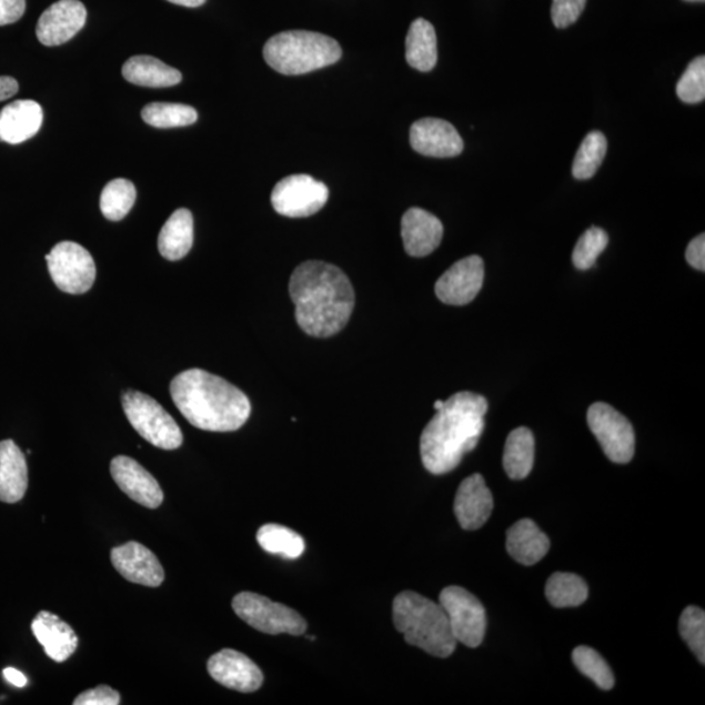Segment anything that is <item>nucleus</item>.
I'll return each mask as SVG.
<instances>
[{"label":"nucleus","mask_w":705,"mask_h":705,"mask_svg":"<svg viewBox=\"0 0 705 705\" xmlns=\"http://www.w3.org/2000/svg\"><path fill=\"white\" fill-rule=\"evenodd\" d=\"M289 294L300 329L313 338H330L345 329L354 309L351 280L339 266L309 261L296 266Z\"/></svg>","instance_id":"1"},{"label":"nucleus","mask_w":705,"mask_h":705,"mask_svg":"<svg viewBox=\"0 0 705 705\" xmlns=\"http://www.w3.org/2000/svg\"><path fill=\"white\" fill-rule=\"evenodd\" d=\"M487 400L473 392H459L437 411L421 435V459L430 473L442 476L476 449L485 429Z\"/></svg>","instance_id":"2"},{"label":"nucleus","mask_w":705,"mask_h":705,"mask_svg":"<svg viewBox=\"0 0 705 705\" xmlns=\"http://www.w3.org/2000/svg\"><path fill=\"white\" fill-rule=\"evenodd\" d=\"M170 395L185 420L204 432L230 433L240 430L251 414L244 393L218 375L200 369L178 374Z\"/></svg>","instance_id":"3"},{"label":"nucleus","mask_w":705,"mask_h":705,"mask_svg":"<svg viewBox=\"0 0 705 705\" xmlns=\"http://www.w3.org/2000/svg\"><path fill=\"white\" fill-rule=\"evenodd\" d=\"M392 612L393 625L407 644L440 658L450 657L455 652L457 642L441 604L406 591L393 601Z\"/></svg>","instance_id":"4"},{"label":"nucleus","mask_w":705,"mask_h":705,"mask_svg":"<svg viewBox=\"0 0 705 705\" xmlns=\"http://www.w3.org/2000/svg\"><path fill=\"white\" fill-rule=\"evenodd\" d=\"M263 56L274 71L282 75L295 77L335 64L343 56V50L332 37L308 31H289L273 36L266 41Z\"/></svg>","instance_id":"5"},{"label":"nucleus","mask_w":705,"mask_h":705,"mask_svg":"<svg viewBox=\"0 0 705 705\" xmlns=\"http://www.w3.org/2000/svg\"><path fill=\"white\" fill-rule=\"evenodd\" d=\"M122 406L131 426L154 447L167 451L181 447L183 434L180 426L153 397L128 390L122 393Z\"/></svg>","instance_id":"6"},{"label":"nucleus","mask_w":705,"mask_h":705,"mask_svg":"<svg viewBox=\"0 0 705 705\" xmlns=\"http://www.w3.org/2000/svg\"><path fill=\"white\" fill-rule=\"evenodd\" d=\"M233 611L249 626L270 635L306 633L308 623L293 608L273 603L256 593L242 592L233 598Z\"/></svg>","instance_id":"7"},{"label":"nucleus","mask_w":705,"mask_h":705,"mask_svg":"<svg viewBox=\"0 0 705 705\" xmlns=\"http://www.w3.org/2000/svg\"><path fill=\"white\" fill-rule=\"evenodd\" d=\"M440 604L447 614L452 635L457 643L477 648L484 642L486 611L481 601L462 586H447L441 592Z\"/></svg>","instance_id":"8"},{"label":"nucleus","mask_w":705,"mask_h":705,"mask_svg":"<svg viewBox=\"0 0 705 705\" xmlns=\"http://www.w3.org/2000/svg\"><path fill=\"white\" fill-rule=\"evenodd\" d=\"M49 273L54 284L69 294H84L94 284L95 263L81 244L64 241L56 244L47 255Z\"/></svg>","instance_id":"9"},{"label":"nucleus","mask_w":705,"mask_h":705,"mask_svg":"<svg viewBox=\"0 0 705 705\" xmlns=\"http://www.w3.org/2000/svg\"><path fill=\"white\" fill-rule=\"evenodd\" d=\"M586 420L608 460L617 464H627L633 460L635 432L625 415L608 404L596 403L591 405Z\"/></svg>","instance_id":"10"},{"label":"nucleus","mask_w":705,"mask_h":705,"mask_svg":"<svg viewBox=\"0 0 705 705\" xmlns=\"http://www.w3.org/2000/svg\"><path fill=\"white\" fill-rule=\"evenodd\" d=\"M330 190L308 174H294L281 180L272 191L271 202L281 216H313L325 205Z\"/></svg>","instance_id":"11"},{"label":"nucleus","mask_w":705,"mask_h":705,"mask_svg":"<svg viewBox=\"0 0 705 705\" xmlns=\"http://www.w3.org/2000/svg\"><path fill=\"white\" fill-rule=\"evenodd\" d=\"M484 278V261L477 255L464 258L436 281L435 294L445 304L464 306L476 299Z\"/></svg>","instance_id":"12"},{"label":"nucleus","mask_w":705,"mask_h":705,"mask_svg":"<svg viewBox=\"0 0 705 705\" xmlns=\"http://www.w3.org/2000/svg\"><path fill=\"white\" fill-rule=\"evenodd\" d=\"M208 673L218 682L235 692L255 693L263 685V673L246 655L234 649H222L208 659Z\"/></svg>","instance_id":"13"},{"label":"nucleus","mask_w":705,"mask_h":705,"mask_svg":"<svg viewBox=\"0 0 705 705\" xmlns=\"http://www.w3.org/2000/svg\"><path fill=\"white\" fill-rule=\"evenodd\" d=\"M87 10L79 0H59L41 14L37 22V39L44 47H59L84 28Z\"/></svg>","instance_id":"14"},{"label":"nucleus","mask_w":705,"mask_h":705,"mask_svg":"<svg viewBox=\"0 0 705 705\" xmlns=\"http://www.w3.org/2000/svg\"><path fill=\"white\" fill-rule=\"evenodd\" d=\"M110 473L118 487L133 502L152 510L161 506L163 492L158 480L137 460L117 456L111 460Z\"/></svg>","instance_id":"15"},{"label":"nucleus","mask_w":705,"mask_h":705,"mask_svg":"<svg viewBox=\"0 0 705 705\" xmlns=\"http://www.w3.org/2000/svg\"><path fill=\"white\" fill-rule=\"evenodd\" d=\"M411 145L415 152L427 158H456L464 150V141L447 121L423 118L411 128Z\"/></svg>","instance_id":"16"},{"label":"nucleus","mask_w":705,"mask_h":705,"mask_svg":"<svg viewBox=\"0 0 705 705\" xmlns=\"http://www.w3.org/2000/svg\"><path fill=\"white\" fill-rule=\"evenodd\" d=\"M111 562L125 581L144 586H160L165 581V571L150 548L130 541L111 551Z\"/></svg>","instance_id":"17"},{"label":"nucleus","mask_w":705,"mask_h":705,"mask_svg":"<svg viewBox=\"0 0 705 705\" xmlns=\"http://www.w3.org/2000/svg\"><path fill=\"white\" fill-rule=\"evenodd\" d=\"M455 515L465 531L484 526L494 508L493 494L481 474H472L460 484L455 498Z\"/></svg>","instance_id":"18"},{"label":"nucleus","mask_w":705,"mask_h":705,"mask_svg":"<svg viewBox=\"0 0 705 705\" xmlns=\"http://www.w3.org/2000/svg\"><path fill=\"white\" fill-rule=\"evenodd\" d=\"M402 236L407 255L427 256L442 242L443 224L434 214L421 208H411L402 220Z\"/></svg>","instance_id":"19"},{"label":"nucleus","mask_w":705,"mask_h":705,"mask_svg":"<svg viewBox=\"0 0 705 705\" xmlns=\"http://www.w3.org/2000/svg\"><path fill=\"white\" fill-rule=\"evenodd\" d=\"M32 633L44 653L57 663H64L78 649L79 637L75 631L53 613L37 614L32 622Z\"/></svg>","instance_id":"20"},{"label":"nucleus","mask_w":705,"mask_h":705,"mask_svg":"<svg viewBox=\"0 0 705 705\" xmlns=\"http://www.w3.org/2000/svg\"><path fill=\"white\" fill-rule=\"evenodd\" d=\"M43 111L40 103L32 100L11 102L0 111V140L9 144H20L40 131Z\"/></svg>","instance_id":"21"},{"label":"nucleus","mask_w":705,"mask_h":705,"mask_svg":"<svg viewBox=\"0 0 705 705\" xmlns=\"http://www.w3.org/2000/svg\"><path fill=\"white\" fill-rule=\"evenodd\" d=\"M28 489L26 455L11 440L0 442V502L17 503Z\"/></svg>","instance_id":"22"},{"label":"nucleus","mask_w":705,"mask_h":705,"mask_svg":"<svg viewBox=\"0 0 705 705\" xmlns=\"http://www.w3.org/2000/svg\"><path fill=\"white\" fill-rule=\"evenodd\" d=\"M506 547L517 563L533 566L547 554L551 540L531 518H523L507 531Z\"/></svg>","instance_id":"23"},{"label":"nucleus","mask_w":705,"mask_h":705,"mask_svg":"<svg viewBox=\"0 0 705 705\" xmlns=\"http://www.w3.org/2000/svg\"><path fill=\"white\" fill-rule=\"evenodd\" d=\"M122 75L131 84L145 88H169L180 84L182 73L150 56H137L123 64Z\"/></svg>","instance_id":"24"},{"label":"nucleus","mask_w":705,"mask_h":705,"mask_svg":"<svg viewBox=\"0 0 705 705\" xmlns=\"http://www.w3.org/2000/svg\"><path fill=\"white\" fill-rule=\"evenodd\" d=\"M194 243V218L185 208L177 210L162 226L159 235L160 254L170 262L181 261Z\"/></svg>","instance_id":"25"},{"label":"nucleus","mask_w":705,"mask_h":705,"mask_svg":"<svg viewBox=\"0 0 705 705\" xmlns=\"http://www.w3.org/2000/svg\"><path fill=\"white\" fill-rule=\"evenodd\" d=\"M406 62L413 69L429 72L437 62V41L432 22L417 19L412 22L406 36Z\"/></svg>","instance_id":"26"},{"label":"nucleus","mask_w":705,"mask_h":705,"mask_svg":"<svg viewBox=\"0 0 705 705\" xmlns=\"http://www.w3.org/2000/svg\"><path fill=\"white\" fill-rule=\"evenodd\" d=\"M534 464V436L528 427L511 432L504 445L503 466L512 480L530 476Z\"/></svg>","instance_id":"27"},{"label":"nucleus","mask_w":705,"mask_h":705,"mask_svg":"<svg viewBox=\"0 0 705 705\" xmlns=\"http://www.w3.org/2000/svg\"><path fill=\"white\" fill-rule=\"evenodd\" d=\"M256 540L264 552L286 560L300 558L306 547L299 533L278 524L263 525Z\"/></svg>","instance_id":"28"},{"label":"nucleus","mask_w":705,"mask_h":705,"mask_svg":"<svg viewBox=\"0 0 705 705\" xmlns=\"http://www.w3.org/2000/svg\"><path fill=\"white\" fill-rule=\"evenodd\" d=\"M545 593L554 607H576L588 598V585L575 574L555 573L548 577Z\"/></svg>","instance_id":"29"},{"label":"nucleus","mask_w":705,"mask_h":705,"mask_svg":"<svg viewBox=\"0 0 705 705\" xmlns=\"http://www.w3.org/2000/svg\"><path fill=\"white\" fill-rule=\"evenodd\" d=\"M141 118L155 129L184 128L198 121V111L183 103L152 102L141 110Z\"/></svg>","instance_id":"30"},{"label":"nucleus","mask_w":705,"mask_h":705,"mask_svg":"<svg viewBox=\"0 0 705 705\" xmlns=\"http://www.w3.org/2000/svg\"><path fill=\"white\" fill-rule=\"evenodd\" d=\"M137 200V189L131 181L118 178L102 190L100 207L103 216L110 221H121L128 216Z\"/></svg>","instance_id":"31"},{"label":"nucleus","mask_w":705,"mask_h":705,"mask_svg":"<svg viewBox=\"0 0 705 705\" xmlns=\"http://www.w3.org/2000/svg\"><path fill=\"white\" fill-rule=\"evenodd\" d=\"M607 140L603 132L592 131L585 137L574 160L573 174L578 181L591 180L604 162Z\"/></svg>","instance_id":"32"},{"label":"nucleus","mask_w":705,"mask_h":705,"mask_svg":"<svg viewBox=\"0 0 705 705\" xmlns=\"http://www.w3.org/2000/svg\"><path fill=\"white\" fill-rule=\"evenodd\" d=\"M573 662L578 672L595 682L601 689L608 692L614 687L615 678L611 666L595 649L581 645L573 652Z\"/></svg>","instance_id":"33"},{"label":"nucleus","mask_w":705,"mask_h":705,"mask_svg":"<svg viewBox=\"0 0 705 705\" xmlns=\"http://www.w3.org/2000/svg\"><path fill=\"white\" fill-rule=\"evenodd\" d=\"M679 634L701 664H705V613L703 608L687 606L679 618Z\"/></svg>","instance_id":"34"},{"label":"nucleus","mask_w":705,"mask_h":705,"mask_svg":"<svg viewBox=\"0 0 705 705\" xmlns=\"http://www.w3.org/2000/svg\"><path fill=\"white\" fill-rule=\"evenodd\" d=\"M608 243V236L604 229L592 226L577 241L573 254V263L577 270L586 271L596 264L597 258L603 254Z\"/></svg>","instance_id":"35"},{"label":"nucleus","mask_w":705,"mask_h":705,"mask_svg":"<svg viewBox=\"0 0 705 705\" xmlns=\"http://www.w3.org/2000/svg\"><path fill=\"white\" fill-rule=\"evenodd\" d=\"M677 95L686 103H699L705 99V58L694 59L677 84Z\"/></svg>","instance_id":"36"},{"label":"nucleus","mask_w":705,"mask_h":705,"mask_svg":"<svg viewBox=\"0 0 705 705\" xmlns=\"http://www.w3.org/2000/svg\"><path fill=\"white\" fill-rule=\"evenodd\" d=\"M586 0H553L552 20L554 26L566 29L575 24L585 9Z\"/></svg>","instance_id":"37"},{"label":"nucleus","mask_w":705,"mask_h":705,"mask_svg":"<svg viewBox=\"0 0 705 705\" xmlns=\"http://www.w3.org/2000/svg\"><path fill=\"white\" fill-rule=\"evenodd\" d=\"M75 705H118L121 704V694L107 685L87 689L80 694L75 701Z\"/></svg>","instance_id":"38"},{"label":"nucleus","mask_w":705,"mask_h":705,"mask_svg":"<svg viewBox=\"0 0 705 705\" xmlns=\"http://www.w3.org/2000/svg\"><path fill=\"white\" fill-rule=\"evenodd\" d=\"M26 9V0H0V27L19 21Z\"/></svg>","instance_id":"39"},{"label":"nucleus","mask_w":705,"mask_h":705,"mask_svg":"<svg viewBox=\"0 0 705 705\" xmlns=\"http://www.w3.org/2000/svg\"><path fill=\"white\" fill-rule=\"evenodd\" d=\"M686 261L695 270L705 271V235H697L689 242L686 250Z\"/></svg>","instance_id":"40"},{"label":"nucleus","mask_w":705,"mask_h":705,"mask_svg":"<svg viewBox=\"0 0 705 705\" xmlns=\"http://www.w3.org/2000/svg\"><path fill=\"white\" fill-rule=\"evenodd\" d=\"M19 92L17 79L11 77H0V102L13 98Z\"/></svg>","instance_id":"41"},{"label":"nucleus","mask_w":705,"mask_h":705,"mask_svg":"<svg viewBox=\"0 0 705 705\" xmlns=\"http://www.w3.org/2000/svg\"><path fill=\"white\" fill-rule=\"evenodd\" d=\"M3 675L7 682L14 687L22 688L28 685V678L20 671L14 667H6Z\"/></svg>","instance_id":"42"},{"label":"nucleus","mask_w":705,"mask_h":705,"mask_svg":"<svg viewBox=\"0 0 705 705\" xmlns=\"http://www.w3.org/2000/svg\"><path fill=\"white\" fill-rule=\"evenodd\" d=\"M168 2L177 6L190 7V9H195V7L203 6L207 0H168Z\"/></svg>","instance_id":"43"},{"label":"nucleus","mask_w":705,"mask_h":705,"mask_svg":"<svg viewBox=\"0 0 705 705\" xmlns=\"http://www.w3.org/2000/svg\"><path fill=\"white\" fill-rule=\"evenodd\" d=\"M443 405H444V402H442V400H437V402H435V404H434L435 411L436 412L441 411Z\"/></svg>","instance_id":"44"},{"label":"nucleus","mask_w":705,"mask_h":705,"mask_svg":"<svg viewBox=\"0 0 705 705\" xmlns=\"http://www.w3.org/2000/svg\"><path fill=\"white\" fill-rule=\"evenodd\" d=\"M685 2L703 3L704 0H685Z\"/></svg>","instance_id":"45"}]
</instances>
